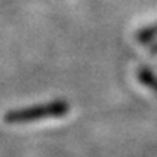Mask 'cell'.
Wrapping results in <instances>:
<instances>
[{"mask_svg":"<svg viewBox=\"0 0 157 157\" xmlns=\"http://www.w3.org/2000/svg\"><path fill=\"white\" fill-rule=\"evenodd\" d=\"M70 111L67 102L56 101L45 105L32 108H23V109H15L6 113L5 121L9 124H22V122H34L47 118H60Z\"/></svg>","mask_w":157,"mask_h":157,"instance_id":"obj_1","label":"cell"},{"mask_svg":"<svg viewBox=\"0 0 157 157\" xmlns=\"http://www.w3.org/2000/svg\"><path fill=\"white\" fill-rule=\"evenodd\" d=\"M138 78L141 80V83L146 84L147 87H150L157 93V77L153 73H150L147 68H143L138 71Z\"/></svg>","mask_w":157,"mask_h":157,"instance_id":"obj_2","label":"cell"},{"mask_svg":"<svg viewBox=\"0 0 157 157\" xmlns=\"http://www.w3.org/2000/svg\"><path fill=\"white\" fill-rule=\"evenodd\" d=\"M156 36H157V25L141 31L140 34H138V41H141V42H148V41H151V39L156 38Z\"/></svg>","mask_w":157,"mask_h":157,"instance_id":"obj_3","label":"cell"}]
</instances>
